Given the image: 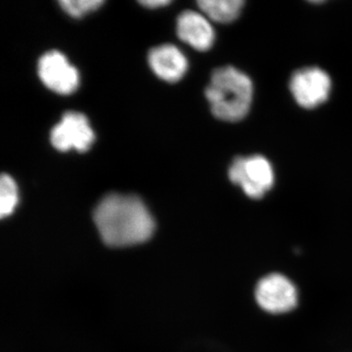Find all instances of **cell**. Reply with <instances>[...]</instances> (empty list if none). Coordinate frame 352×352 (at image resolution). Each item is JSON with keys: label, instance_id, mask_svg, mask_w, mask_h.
Here are the masks:
<instances>
[{"label": "cell", "instance_id": "277c9868", "mask_svg": "<svg viewBox=\"0 0 352 352\" xmlns=\"http://www.w3.org/2000/svg\"><path fill=\"white\" fill-rule=\"evenodd\" d=\"M254 298L258 307L267 314H284L298 305V292L288 277L281 273H270L256 284Z\"/></svg>", "mask_w": 352, "mask_h": 352}, {"label": "cell", "instance_id": "6da1fadb", "mask_svg": "<svg viewBox=\"0 0 352 352\" xmlns=\"http://www.w3.org/2000/svg\"><path fill=\"white\" fill-rule=\"evenodd\" d=\"M94 222L102 241L113 248L147 242L154 234V219L145 204L133 195L112 193L94 210Z\"/></svg>", "mask_w": 352, "mask_h": 352}, {"label": "cell", "instance_id": "30bf717a", "mask_svg": "<svg viewBox=\"0 0 352 352\" xmlns=\"http://www.w3.org/2000/svg\"><path fill=\"white\" fill-rule=\"evenodd\" d=\"M245 2L242 0H200L201 12L214 22L228 24L239 17Z\"/></svg>", "mask_w": 352, "mask_h": 352}, {"label": "cell", "instance_id": "3957f363", "mask_svg": "<svg viewBox=\"0 0 352 352\" xmlns=\"http://www.w3.org/2000/svg\"><path fill=\"white\" fill-rule=\"evenodd\" d=\"M230 182L241 187L245 196L259 200L272 189L275 173L272 164L261 155L238 157L228 170Z\"/></svg>", "mask_w": 352, "mask_h": 352}, {"label": "cell", "instance_id": "ba28073f", "mask_svg": "<svg viewBox=\"0 0 352 352\" xmlns=\"http://www.w3.org/2000/svg\"><path fill=\"white\" fill-rule=\"evenodd\" d=\"M176 32L182 41L197 50H208L214 45V30L204 14L195 11H185L180 14Z\"/></svg>", "mask_w": 352, "mask_h": 352}, {"label": "cell", "instance_id": "8fae6325", "mask_svg": "<svg viewBox=\"0 0 352 352\" xmlns=\"http://www.w3.org/2000/svg\"><path fill=\"white\" fill-rule=\"evenodd\" d=\"M18 204V188L10 175L3 173L0 178V217L13 214Z\"/></svg>", "mask_w": 352, "mask_h": 352}, {"label": "cell", "instance_id": "5b68a950", "mask_svg": "<svg viewBox=\"0 0 352 352\" xmlns=\"http://www.w3.org/2000/svg\"><path fill=\"white\" fill-rule=\"evenodd\" d=\"M289 88L296 104L311 110L328 100L332 91V80L323 69L305 67L291 76Z\"/></svg>", "mask_w": 352, "mask_h": 352}, {"label": "cell", "instance_id": "52a82bcc", "mask_svg": "<svg viewBox=\"0 0 352 352\" xmlns=\"http://www.w3.org/2000/svg\"><path fill=\"white\" fill-rule=\"evenodd\" d=\"M38 75L46 87L59 94H73L80 83L78 69L56 50L45 53L39 59Z\"/></svg>", "mask_w": 352, "mask_h": 352}, {"label": "cell", "instance_id": "9c48e42d", "mask_svg": "<svg viewBox=\"0 0 352 352\" xmlns=\"http://www.w3.org/2000/svg\"><path fill=\"white\" fill-rule=\"evenodd\" d=\"M149 64L159 78L168 82L182 80L188 68L184 54L173 44L153 48L149 53Z\"/></svg>", "mask_w": 352, "mask_h": 352}, {"label": "cell", "instance_id": "7a4b0ae2", "mask_svg": "<svg viewBox=\"0 0 352 352\" xmlns=\"http://www.w3.org/2000/svg\"><path fill=\"white\" fill-rule=\"evenodd\" d=\"M206 97L215 118L224 122H239L251 110L254 83L247 74L235 67H220L212 73Z\"/></svg>", "mask_w": 352, "mask_h": 352}, {"label": "cell", "instance_id": "7c38bea8", "mask_svg": "<svg viewBox=\"0 0 352 352\" xmlns=\"http://www.w3.org/2000/svg\"><path fill=\"white\" fill-rule=\"evenodd\" d=\"M59 3L69 16L80 18L96 10L104 2L101 0H61Z\"/></svg>", "mask_w": 352, "mask_h": 352}, {"label": "cell", "instance_id": "8992f818", "mask_svg": "<svg viewBox=\"0 0 352 352\" xmlns=\"http://www.w3.org/2000/svg\"><path fill=\"white\" fill-rule=\"evenodd\" d=\"M95 138L87 118L78 112H67L61 122L53 127L50 133L51 144L59 151L76 149L85 152Z\"/></svg>", "mask_w": 352, "mask_h": 352}, {"label": "cell", "instance_id": "4fadbf2b", "mask_svg": "<svg viewBox=\"0 0 352 352\" xmlns=\"http://www.w3.org/2000/svg\"><path fill=\"white\" fill-rule=\"evenodd\" d=\"M170 3V0H145V1H140V4L149 7V8H159V7L166 6Z\"/></svg>", "mask_w": 352, "mask_h": 352}]
</instances>
